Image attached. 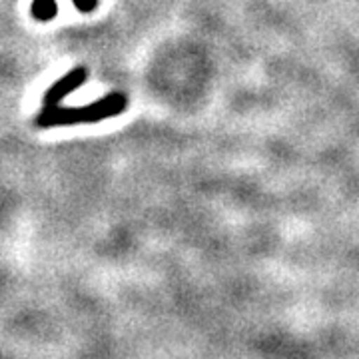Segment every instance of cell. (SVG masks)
Returning <instances> with one entry per match:
<instances>
[{"label":"cell","mask_w":359,"mask_h":359,"mask_svg":"<svg viewBox=\"0 0 359 359\" xmlns=\"http://www.w3.org/2000/svg\"><path fill=\"white\" fill-rule=\"evenodd\" d=\"M124 108H126V98L122 94H110V96H104L102 100H96V102L82 106V108H62V106L44 108L40 112L36 124L40 128L92 124V122H100L110 116L122 114Z\"/></svg>","instance_id":"cell-1"},{"label":"cell","mask_w":359,"mask_h":359,"mask_svg":"<svg viewBox=\"0 0 359 359\" xmlns=\"http://www.w3.org/2000/svg\"><path fill=\"white\" fill-rule=\"evenodd\" d=\"M86 76H88L86 68H74L72 72H68L58 82H54L50 88H48V92H46V96H44V108L60 106V102L65 100L68 94H72L74 90L80 88L84 84Z\"/></svg>","instance_id":"cell-2"},{"label":"cell","mask_w":359,"mask_h":359,"mask_svg":"<svg viewBox=\"0 0 359 359\" xmlns=\"http://www.w3.org/2000/svg\"><path fill=\"white\" fill-rule=\"evenodd\" d=\"M30 14L40 22H48L58 14V4H56V0H32Z\"/></svg>","instance_id":"cell-3"},{"label":"cell","mask_w":359,"mask_h":359,"mask_svg":"<svg viewBox=\"0 0 359 359\" xmlns=\"http://www.w3.org/2000/svg\"><path fill=\"white\" fill-rule=\"evenodd\" d=\"M96 4H98V0H74V6H76L78 11H82V13H90V11H94V8H96Z\"/></svg>","instance_id":"cell-4"}]
</instances>
